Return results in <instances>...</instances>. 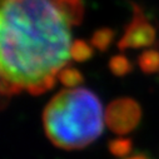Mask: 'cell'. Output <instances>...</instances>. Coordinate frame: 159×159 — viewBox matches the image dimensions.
Here are the masks:
<instances>
[{"label": "cell", "instance_id": "4", "mask_svg": "<svg viewBox=\"0 0 159 159\" xmlns=\"http://www.w3.org/2000/svg\"><path fill=\"white\" fill-rule=\"evenodd\" d=\"M155 40L157 30L154 25L149 21L143 10L139 7L134 5L132 21L127 26L123 38L119 42V48L122 50L147 48L155 44Z\"/></svg>", "mask_w": 159, "mask_h": 159}, {"label": "cell", "instance_id": "10", "mask_svg": "<svg viewBox=\"0 0 159 159\" xmlns=\"http://www.w3.org/2000/svg\"><path fill=\"white\" fill-rule=\"evenodd\" d=\"M2 97H5V95L3 94V92H2V87H0V98H2Z\"/></svg>", "mask_w": 159, "mask_h": 159}, {"label": "cell", "instance_id": "1", "mask_svg": "<svg viewBox=\"0 0 159 159\" xmlns=\"http://www.w3.org/2000/svg\"><path fill=\"white\" fill-rule=\"evenodd\" d=\"M82 0H0V87L3 94H42L73 58V28Z\"/></svg>", "mask_w": 159, "mask_h": 159}, {"label": "cell", "instance_id": "5", "mask_svg": "<svg viewBox=\"0 0 159 159\" xmlns=\"http://www.w3.org/2000/svg\"><path fill=\"white\" fill-rule=\"evenodd\" d=\"M138 65L145 74H154L159 71V50L147 49L138 55Z\"/></svg>", "mask_w": 159, "mask_h": 159}, {"label": "cell", "instance_id": "6", "mask_svg": "<svg viewBox=\"0 0 159 159\" xmlns=\"http://www.w3.org/2000/svg\"><path fill=\"white\" fill-rule=\"evenodd\" d=\"M110 69L116 75H125L132 71L133 65L128 58L123 55H116L110 60Z\"/></svg>", "mask_w": 159, "mask_h": 159}, {"label": "cell", "instance_id": "7", "mask_svg": "<svg viewBox=\"0 0 159 159\" xmlns=\"http://www.w3.org/2000/svg\"><path fill=\"white\" fill-rule=\"evenodd\" d=\"M110 150L114 155H118V157L127 155L132 150V143L129 139H116L111 143Z\"/></svg>", "mask_w": 159, "mask_h": 159}, {"label": "cell", "instance_id": "3", "mask_svg": "<svg viewBox=\"0 0 159 159\" xmlns=\"http://www.w3.org/2000/svg\"><path fill=\"white\" fill-rule=\"evenodd\" d=\"M142 119L140 105L130 99L122 98L114 100L107 109L105 122L116 134H127L137 128Z\"/></svg>", "mask_w": 159, "mask_h": 159}, {"label": "cell", "instance_id": "8", "mask_svg": "<svg viewBox=\"0 0 159 159\" xmlns=\"http://www.w3.org/2000/svg\"><path fill=\"white\" fill-rule=\"evenodd\" d=\"M111 40H113V33L111 30H108V29L98 31L94 36V44L102 50L107 49L110 45Z\"/></svg>", "mask_w": 159, "mask_h": 159}, {"label": "cell", "instance_id": "9", "mask_svg": "<svg viewBox=\"0 0 159 159\" xmlns=\"http://www.w3.org/2000/svg\"><path fill=\"white\" fill-rule=\"evenodd\" d=\"M128 159H149V158H148V157H145V155H143V154H138V155L130 157V158H128Z\"/></svg>", "mask_w": 159, "mask_h": 159}, {"label": "cell", "instance_id": "2", "mask_svg": "<svg viewBox=\"0 0 159 159\" xmlns=\"http://www.w3.org/2000/svg\"><path fill=\"white\" fill-rule=\"evenodd\" d=\"M104 111L98 97L85 88L58 93L47 105L43 125L49 140L65 150L82 149L103 133Z\"/></svg>", "mask_w": 159, "mask_h": 159}]
</instances>
